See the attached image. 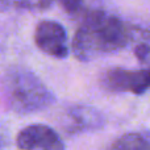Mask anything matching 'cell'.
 <instances>
[{
  "label": "cell",
  "mask_w": 150,
  "mask_h": 150,
  "mask_svg": "<svg viewBox=\"0 0 150 150\" xmlns=\"http://www.w3.org/2000/svg\"><path fill=\"white\" fill-rule=\"evenodd\" d=\"M3 90L8 107L18 115L40 112L55 101L54 93L41 79L24 67H13L5 74Z\"/></svg>",
  "instance_id": "7a4b0ae2"
},
{
  "label": "cell",
  "mask_w": 150,
  "mask_h": 150,
  "mask_svg": "<svg viewBox=\"0 0 150 150\" xmlns=\"http://www.w3.org/2000/svg\"><path fill=\"white\" fill-rule=\"evenodd\" d=\"M134 55L141 63L150 62V44L149 42H140L134 46Z\"/></svg>",
  "instance_id": "ba28073f"
},
{
  "label": "cell",
  "mask_w": 150,
  "mask_h": 150,
  "mask_svg": "<svg viewBox=\"0 0 150 150\" xmlns=\"http://www.w3.org/2000/svg\"><path fill=\"white\" fill-rule=\"evenodd\" d=\"M108 150H150V132H133L117 138Z\"/></svg>",
  "instance_id": "52a82bcc"
},
{
  "label": "cell",
  "mask_w": 150,
  "mask_h": 150,
  "mask_svg": "<svg viewBox=\"0 0 150 150\" xmlns=\"http://www.w3.org/2000/svg\"><path fill=\"white\" fill-rule=\"evenodd\" d=\"M16 145L20 150H65L62 138L45 124H30L21 129L16 137Z\"/></svg>",
  "instance_id": "5b68a950"
},
{
  "label": "cell",
  "mask_w": 150,
  "mask_h": 150,
  "mask_svg": "<svg viewBox=\"0 0 150 150\" xmlns=\"http://www.w3.org/2000/svg\"><path fill=\"white\" fill-rule=\"evenodd\" d=\"M79 28L73 40V54L78 61L88 62L124 49L138 34V26L125 24L119 16L104 9L84 8Z\"/></svg>",
  "instance_id": "6da1fadb"
},
{
  "label": "cell",
  "mask_w": 150,
  "mask_h": 150,
  "mask_svg": "<svg viewBox=\"0 0 150 150\" xmlns=\"http://www.w3.org/2000/svg\"><path fill=\"white\" fill-rule=\"evenodd\" d=\"M34 42L37 47L50 57L65 59L69 57L67 33L62 24L54 20H42L36 26Z\"/></svg>",
  "instance_id": "277c9868"
},
{
  "label": "cell",
  "mask_w": 150,
  "mask_h": 150,
  "mask_svg": "<svg viewBox=\"0 0 150 150\" xmlns=\"http://www.w3.org/2000/svg\"><path fill=\"white\" fill-rule=\"evenodd\" d=\"M100 83L103 88L109 92H130L134 95H142L150 88V69H109L101 75Z\"/></svg>",
  "instance_id": "3957f363"
},
{
  "label": "cell",
  "mask_w": 150,
  "mask_h": 150,
  "mask_svg": "<svg viewBox=\"0 0 150 150\" xmlns=\"http://www.w3.org/2000/svg\"><path fill=\"white\" fill-rule=\"evenodd\" d=\"M67 119L70 122L66 130L73 134L101 129L105 124V119L100 111L90 105H75L69 108Z\"/></svg>",
  "instance_id": "8992f818"
}]
</instances>
